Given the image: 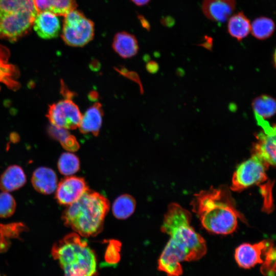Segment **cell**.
Instances as JSON below:
<instances>
[{"mask_svg":"<svg viewBox=\"0 0 276 276\" xmlns=\"http://www.w3.org/2000/svg\"><path fill=\"white\" fill-rule=\"evenodd\" d=\"M191 214L179 204L171 203L164 216L162 232L170 239L158 260V267L166 271L174 272L181 268L183 261H197L206 252L203 238L190 224Z\"/></svg>","mask_w":276,"mask_h":276,"instance_id":"obj_1","label":"cell"},{"mask_svg":"<svg viewBox=\"0 0 276 276\" xmlns=\"http://www.w3.org/2000/svg\"><path fill=\"white\" fill-rule=\"evenodd\" d=\"M191 205L203 227L211 233L231 234L237 227L238 218L244 220L236 209L230 192L223 186L195 194Z\"/></svg>","mask_w":276,"mask_h":276,"instance_id":"obj_2","label":"cell"},{"mask_svg":"<svg viewBox=\"0 0 276 276\" xmlns=\"http://www.w3.org/2000/svg\"><path fill=\"white\" fill-rule=\"evenodd\" d=\"M109 207L105 197L88 189L64 210L62 219L65 225L81 236H95L103 229Z\"/></svg>","mask_w":276,"mask_h":276,"instance_id":"obj_3","label":"cell"},{"mask_svg":"<svg viewBox=\"0 0 276 276\" xmlns=\"http://www.w3.org/2000/svg\"><path fill=\"white\" fill-rule=\"evenodd\" d=\"M52 255L64 271V276H94L97 273L96 254L77 233H71L55 243Z\"/></svg>","mask_w":276,"mask_h":276,"instance_id":"obj_4","label":"cell"},{"mask_svg":"<svg viewBox=\"0 0 276 276\" xmlns=\"http://www.w3.org/2000/svg\"><path fill=\"white\" fill-rule=\"evenodd\" d=\"M37 13L33 0H0V38L15 42L26 36Z\"/></svg>","mask_w":276,"mask_h":276,"instance_id":"obj_5","label":"cell"},{"mask_svg":"<svg viewBox=\"0 0 276 276\" xmlns=\"http://www.w3.org/2000/svg\"><path fill=\"white\" fill-rule=\"evenodd\" d=\"M94 34L93 21L82 12L75 9L64 16L61 37L67 45L84 47L93 39Z\"/></svg>","mask_w":276,"mask_h":276,"instance_id":"obj_6","label":"cell"},{"mask_svg":"<svg viewBox=\"0 0 276 276\" xmlns=\"http://www.w3.org/2000/svg\"><path fill=\"white\" fill-rule=\"evenodd\" d=\"M269 165L260 157L252 154L235 171L231 186L233 191H241L250 186L262 184L267 179L266 170Z\"/></svg>","mask_w":276,"mask_h":276,"instance_id":"obj_7","label":"cell"},{"mask_svg":"<svg viewBox=\"0 0 276 276\" xmlns=\"http://www.w3.org/2000/svg\"><path fill=\"white\" fill-rule=\"evenodd\" d=\"M82 114L71 98L50 105L47 117L52 125L67 130L78 127Z\"/></svg>","mask_w":276,"mask_h":276,"instance_id":"obj_8","label":"cell"},{"mask_svg":"<svg viewBox=\"0 0 276 276\" xmlns=\"http://www.w3.org/2000/svg\"><path fill=\"white\" fill-rule=\"evenodd\" d=\"M272 244L263 240L254 244L243 243L235 249V259L241 268L249 269L258 264H262L265 252Z\"/></svg>","mask_w":276,"mask_h":276,"instance_id":"obj_9","label":"cell"},{"mask_svg":"<svg viewBox=\"0 0 276 276\" xmlns=\"http://www.w3.org/2000/svg\"><path fill=\"white\" fill-rule=\"evenodd\" d=\"M88 189L83 178L68 176L62 179L57 185L55 198L60 204L69 205L77 201Z\"/></svg>","mask_w":276,"mask_h":276,"instance_id":"obj_10","label":"cell"},{"mask_svg":"<svg viewBox=\"0 0 276 276\" xmlns=\"http://www.w3.org/2000/svg\"><path fill=\"white\" fill-rule=\"evenodd\" d=\"M256 135L257 142L253 145L252 154L262 159L269 166L275 165V128L270 125Z\"/></svg>","mask_w":276,"mask_h":276,"instance_id":"obj_11","label":"cell"},{"mask_svg":"<svg viewBox=\"0 0 276 276\" xmlns=\"http://www.w3.org/2000/svg\"><path fill=\"white\" fill-rule=\"evenodd\" d=\"M33 27L37 34L44 39L57 37L61 28L57 16L45 11L37 13Z\"/></svg>","mask_w":276,"mask_h":276,"instance_id":"obj_12","label":"cell"},{"mask_svg":"<svg viewBox=\"0 0 276 276\" xmlns=\"http://www.w3.org/2000/svg\"><path fill=\"white\" fill-rule=\"evenodd\" d=\"M235 6V0H203L202 10L209 19L224 22L231 16Z\"/></svg>","mask_w":276,"mask_h":276,"instance_id":"obj_13","label":"cell"},{"mask_svg":"<svg viewBox=\"0 0 276 276\" xmlns=\"http://www.w3.org/2000/svg\"><path fill=\"white\" fill-rule=\"evenodd\" d=\"M31 182L37 192L43 194H50L56 190L57 177L52 169L39 167L34 171Z\"/></svg>","mask_w":276,"mask_h":276,"instance_id":"obj_14","label":"cell"},{"mask_svg":"<svg viewBox=\"0 0 276 276\" xmlns=\"http://www.w3.org/2000/svg\"><path fill=\"white\" fill-rule=\"evenodd\" d=\"M103 116L101 104L98 102L94 104L81 116L78 126L80 132L98 135L102 126Z\"/></svg>","mask_w":276,"mask_h":276,"instance_id":"obj_15","label":"cell"},{"mask_svg":"<svg viewBox=\"0 0 276 276\" xmlns=\"http://www.w3.org/2000/svg\"><path fill=\"white\" fill-rule=\"evenodd\" d=\"M112 47L113 50L121 57L131 58L139 51V44L136 37L126 31L116 33L113 37Z\"/></svg>","mask_w":276,"mask_h":276,"instance_id":"obj_16","label":"cell"},{"mask_svg":"<svg viewBox=\"0 0 276 276\" xmlns=\"http://www.w3.org/2000/svg\"><path fill=\"white\" fill-rule=\"evenodd\" d=\"M26 182V176L22 169L18 165L8 167L0 177V189L11 192L21 188Z\"/></svg>","mask_w":276,"mask_h":276,"instance_id":"obj_17","label":"cell"},{"mask_svg":"<svg viewBox=\"0 0 276 276\" xmlns=\"http://www.w3.org/2000/svg\"><path fill=\"white\" fill-rule=\"evenodd\" d=\"M37 12H49L65 16L77 7L76 0H33Z\"/></svg>","mask_w":276,"mask_h":276,"instance_id":"obj_18","label":"cell"},{"mask_svg":"<svg viewBox=\"0 0 276 276\" xmlns=\"http://www.w3.org/2000/svg\"><path fill=\"white\" fill-rule=\"evenodd\" d=\"M251 105L258 124L272 117L275 113V100L267 95L255 98Z\"/></svg>","mask_w":276,"mask_h":276,"instance_id":"obj_19","label":"cell"},{"mask_svg":"<svg viewBox=\"0 0 276 276\" xmlns=\"http://www.w3.org/2000/svg\"><path fill=\"white\" fill-rule=\"evenodd\" d=\"M227 30L232 37L240 41L250 33L251 24L243 13L239 12L229 17Z\"/></svg>","mask_w":276,"mask_h":276,"instance_id":"obj_20","label":"cell"},{"mask_svg":"<svg viewBox=\"0 0 276 276\" xmlns=\"http://www.w3.org/2000/svg\"><path fill=\"white\" fill-rule=\"evenodd\" d=\"M135 205L136 202L133 197L128 194L122 195L113 203V214L118 219H126L133 214Z\"/></svg>","mask_w":276,"mask_h":276,"instance_id":"obj_21","label":"cell"},{"mask_svg":"<svg viewBox=\"0 0 276 276\" xmlns=\"http://www.w3.org/2000/svg\"><path fill=\"white\" fill-rule=\"evenodd\" d=\"M274 28V23L271 19L266 17H260L252 21L250 31L255 37L263 40L272 35Z\"/></svg>","mask_w":276,"mask_h":276,"instance_id":"obj_22","label":"cell"},{"mask_svg":"<svg viewBox=\"0 0 276 276\" xmlns=\"http://www.w3.org/2000/svg\"><path fill=\"white\" fill-rule=\"evenodd\" d=\"M57 166L59 172L62 174L70 176L79 170L80 162L78 157L74 154L64 152L60 155Z\"/></svg>","mask_w":276,"mask_h":276,"instance_id":"obj_23","label":"cell"},{"mask_svg":"<svg viewBox=\"0 0 276 276\" xmlns=\"http://www.w3.org/2000/svg\"><path fill=\"white\" fill-rule=\"evenodd\" d=\"M261 271L265 276H275V249L272 243L264 254Z\"/></svg>","mask_w":276,"mask_h":276,"instance_id":"obj_24","label":"cell"},{"mask_svg":"<svg viewBox=\"0 0 276 276\" xmlns=\"http://www.w3.org/2000/svg\"><path fill=\"white\" fill-rule=\"evenodd\" d=\"M16 202L13 196L6 192L0 193V217L8 218L15 212Z\"/></svg>","mask_w":276,"mask_h":276,"instance_id":"obj_25","label":"cell"},{"mask_svg":"<svg viewBox=\"0 0 276 276\" xmlns=\"http://www.w3.org/2000/svg\"><path fill=\"white\" fill-rule=\"evenodd\" d=\"M120 249V243L118 241L112 240L109 242L105 254V259L107 263L113 264L119 261Z\"/></svg>","mask_w":276,"mask_h":276,"instance_id":"obj_26","label":"cell"},{"mask_svg":"<svg viewBox=\"0 0 276 276\" xmlns=\"http://www.w3.org/2000/svg\"><path fill=\"white\" fill-rule=\"evenodd\" d=\"M48 132L52 138L58 141L61 144L71 134L68 130L52 125L49 127Z\"/></svg>","mask_w":276,"mask_h":276,"instance_id":"obj_27","label":"cell"},{"mask_svg":"<svg viewBox=\"0 0 276 276\" xmlns=\"http://www.w3.org/2000/svg\"><path fill=\"white\" fill-rule=\"evenodd\" d=\"M271 183H267L260 186L264 198V208L266 211H271Z\"/></svg>","mask_w":276,"mask_h":276,"instance_id":"obj_28","label":"cell"},{"mask_svg":"<svg viewBox=\"0 0 276 276\" xmlns=\"http://www.w3.org/2000/svg\"><path fill=\"white\" fill-rule=\"evenodd\" d=\"M61 145L63 148L68 151H75L79 148V144L76 139L71 134Z\"/></svg>","mask_w":276,"mask_h":276,"instance_id":"obj_29","label":"cell"},{"mask_svg":"<svg viewBox=\"0 0 276 276\" xmlns=\"http://www.w3.org/2000/svg\"><path fill=\"white\" fill-rule=\"evenodd\" d=\"M146 67L149 72L154 73L157 70V64L153 61L149 62L147 64Z\"/></svg>","mask_w":276,"mask_h":276,"instance_id":"obj_30","label":"cell"},{"mask_svg":"<svg viewBox=\"0 0 276 276\" xmlns=\"http://www.w3.org/2000/svg\"><path fill=\"white\" fill-rule=\"evenodd\" d=\"M135 5L142 6L147 4L150 0H131Z\"/></svg>","mask_w":276,"mask_h":276,"instance_id":"obj_31","label":"cell"},{"mask_svg":"<svg viewBox=\"0 0 276 276\" xmlns=\"http://www.w3.org/2000/svg\"><path fill=\"white\" fill-rule=\"evenodd\" d=\"M139 18H140V20L142 25L143 26V27L144 28H146V29H149V25L148 22H147V21L145 20V18H144L142 16H140Z\"/></svg>","mask_w":276,"mask_h":276,"instance_id":"obj_32","label":"cell"},{"mask_svg":"<svg viewBox=\"0 0 276 276\" xmlns=\"http://www.w3.org/2000/svg\"><path fill=\"white\" fill-rule=\"evenodd\" d=\"M0 276H1V275H0Z\"/></svg>","mask_w":276,"mask_h":276,"instance_id":"obj_33","label":"cell"}]
</instances>
